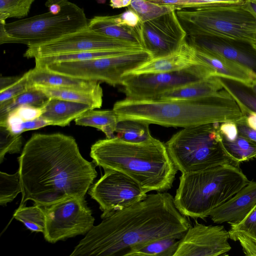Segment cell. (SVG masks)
<instances>
[{"label":"cell","instance_id":"cell-29","mask_svg":"<svg viewBox=\"0 0 256 256\" xmlns=\"http://www.w3.org/2000/svg\"><path fill=\"white\" fill-rule=\"evenodd\" d=\"M13 218L20 222L32 232L43 234L46 226V214L42 206L34 204L30 206H18Z\"/></svg>","mask_w":256,"mask_h":256},{"label":"cell","instance_id":"cell-25","mask_svg":"<svg viewBox=\"0 0 256 256\" xmlns=\"http://www.w3.org/2000/svg\"><path fill=\"white\" fill-rule=\"evenodd\" d=\"M77 125L96 128L104 133L106 138L115 137L118 118L113 110H90L76 118Z\"/></svg>","mask_w":256,"mask_h":256},{"label":"cell","instance_id":"cell-4","mask_svg":"<svg viewBox=\"0 0 256 256\" xmlns=\"http://www.w3.org/2000/svg\"><path fill=\"white\" fill-rule=\"evenodd\" d=\"M112 110L118 120H132L166 127L186 128L232 121L238 124L244 116L233 98L209 97L181 100H134L124 98Z\"/></svg>","mask_w":256,"mask_h":256},{"label":"cell","instance_id":"cell-23","mask_svg":"<svg viewBox=\"0 0 256 256\" xmlns=\"http://www.w3.org/2000/svg\"><path fill=\"white\" fill-rule=\"evenodd\" d=\"M92 110L88 104L57 98H50L40 118L50 125L65 126L84 112Z\"/></svg>","mask_w":256,"mask_h":256},{"label":"cell","instance_id":"cell-14","mask_svg":"<svg viewBox=\"0 0 256 256\" xmlns=\"http://www.w3.org/2000/svg\"><path fill=\"white\" fill-rule=\"evenodd\" d=\"M174 10L142 24L144 49L156 58L176 51L186 40L187 33Z\"/></svg>","mask_w":256,"mask_h":256},{"label":"cell","instance_id":"cell-8","mask_svg":"<svg viewBox=\"0 0 256 256\" xmlns=\"http://www.w3.org/2000/svg\"><path fill=\"white\" fill-rule=\"evenodd\" d=\"M61 10L58 14L48 11L6 23L4 27L8 36V44L38 46L88 27V21L82 8L66 0H61Z\"/></svg>","mask_w":256,"mask_h":256},{"label":"cell","instance_id":"cell-51","mask_svg":"<svg viewBox=\"0 0 256 256\" xmlns=\"http://www.w3.org/2000/svg\"><path fill=\"white\" fill-rule=\"evenodd\" d=\"M218 256H228V254L227 253H226V254H220Z\"/></svg>","mask_w":256,"mask_h":256},{"label":"cell","instance_id":"cell-35","mask_svg":"<svg viewBox=\"0 0 256 256\" xmlns=\"http://www.w3.org/2000/svg\"><path fill=\"white\" fill-rule=\"evenodd\" d=\"M152 2L164 5L173 6L179 10L184 8H198L218 6L240 4L242 0H151Z\"/></svg>","mask_w":256,"mask_h":256},{"label":"cell","instance_id":"cell-19","mask_svg":"<svg viewBox=\"0 0 256 256\" xmlns=\"http://www.w3.org/2000/svg\"><path fill=\"white\" fill-rule=\"evenodd\" d=\"M186 40L196 50L236 62L256 71V56L232 42L198 36H187Z\"/></svg>","mask_w":256,"mask_h":256},{"label":"cell","instance_id":"cell-50","mask_svg":"<svg viewBox=\"0 0 256 256\" xmlns=\"http://www.w3.org/2000/svg\"><path fill=\"white\" fill-rule=\"evenodd\" d=\"M252 48L255 51V52H256V44L253 46H252Z\"/></svg>","mask_w":256,"mask_h":256},{"label":"cell","instance_id":"cell-18","mask_svg":"<svg viewBox=\"0 0 256 256\" xmlns=\"http://www.w3.org/2000/svg\"><path fill=\"white\" fill-rule=\"evenodd\" d=\"M256 206V182H250L226 202L213 210L209 217L216 224L241 222Z\"/></svg>","mask_w":256,"mask_h":256},{"label":"cell","instance_id":"cell-26","mask_svg":"<svg viewBox=\"0 0 256 256\" xmlns=\"http://www.w3.org/2000/svg\"><path fill=\"white\" fill-rule=\"evenodd\" d=\"M50 98L42 92L31 88L28 91L0 104V126L4 124L8 115L16 109L22 106L42 108Z\"/></svg>","mask_w":256,"mask_h":256},{"label":"cell","instance_id":"cell-49","mask_svg":"<svg viewBox=\"0 0 256 256\" xmlns=\"http://www.w3.org/2000/svg\"><path fill=\"white\" fill-rule=\"evenodd\" d=\"M254 96H256V84L251 88Z\"/></svg>","mask_w":256,"mask_h":256},{"label":"cell","instance_id":"cell-2","mask_svg":"<svg viewBox=\"0 0 256 256\" xmlns=\"http://www.w3.org/2000/svg\"><path fill=\"white\" fill-rule=\"evenodd\" d=\"M191 226L170 194H148L94 226L68 256H130L156 240L181 239Z\"/></svg>","mask_w":256,"mask_h":256},{"label":"cell","instance_id":"cell-21","mask_svg":"<svg viewBox=\"0 0 256 256\" xmlns=\"http://www.w3.org/2000/svg\"><path fill=\"white\" fill-rule=\"evenodd\" d=\"M30 88L44 86L94 90L100 87L98 82L88 81L58 74L45 67L34 66L27 72Z\"/></svg>","mask_w":256,"mask_h":256},{"label":"cell","instance_id":"cell-41","mask_svg":"<svg viewBox=\"0 0 256 256\" xmlns=\"http://www.w3.org/2000/svg\"><path fill=\"white\" fill-rule=\"evenodd\" d=\"M43 112L44 107L38 108L30 106H22L11 112L16 114L22 121L26 122L40 118Z\"/></svg>","mask_w":256,"mask_h":256},{"label":"cell","instance_id":"cell-44","mask_svg":"<svg viewBox=\"0 0 256 256\" xmlns=\"http://www.w3.org/2000/svg\"><path fill=\"white\" fill-rule=\"evenodd\" d=\"M236 124L238 135L256 144V130L248 126L245 122V120Z\"/></svg>","mask_w":256,"mask_h":256},{"label":"cell","instance_id":"cell-15","mask_svg":"<svg viewBox=\"0 0 256 256\" xmlns=\"http://www.w3.org/2000/svg\"><path fill=\"white\" fill-rule=\"evenodd\" d=\"M229 240L224 226L205 225L195 220L180 239L173 256H218L231 250Z\"/></svg>","mask_w":256,"mask_h":256},{"label":"cell","instance_id":"cell-24","mask_svg":"<svg viewBox=\"0 0 256 256\" xmlns=\"http://www.w3.org/2000/svg\"><path fill=\"white\" fill-rule=\"evenodd\" d=\"M32 88L42 92L50 98H57L89 105L92 110L100 108L102 104V87L94 90L68 88L34 86Z\"/></svg>","mask_w":256,"mask_h":256},{"label":"cell","instance_id":"cell-43","mask_svg":"<svg viewBox=\"0 0 256 256\" xmlns=\"http://www.w3.org/2000/svg\"><path fill=\"white\" fill-rule=\"evenodd\" d=\"M50 125L46 120L40 117L34 120L24 122L20 126V133L30 130H37Z\"/></svg>","mask_w":256,"mask_h":256},{"label":"cell","instance_id":"cell-37","mask_svg":"<svg viewBox=\"0 0 256 256\" xmlns=\"http://www.w3.org/2000/svg\"><path fill=\"white\" fill-rule=\"evenodd\" d=\"M22 146V136L14 135L6 127L0 126V162L7 153H18Z\"/></svg>","mask_w":256,"mask_h":256},{"label":"cell","instance_id":"cell-38","mask_svg":"<svg viewBox=\"0 0 256 256\" xmlns=\"http://www.w3.org/2000/svg\"><path fill=\"white\" fill-rule=\"evenodd\" d=\"M30 88L26 72L14 84L0 90V104L20 96Z\"/></svg>","mask_w":256,"mask_h":256},{"label":"cell","instance_id":"cell-42","mask_svg":"<svg viewBox=\"0 0 256 256\" xmlns=\"http://www.w3.org/2000/svg\"><path fill=\"white\" fill-rule=\"evenodd\" d=\"M220 131L222 136L228 140L234 141L238 136L236 123L234 122H226L220 124Z\"/></svg>","mask_w":256,"mask_h":256},{"label":"cell","instance_id":"cell-27","mask_svg":"<svg viewBox=\"0 0 256 256\" xmlns=\"http://www.w3.org/2000/svg\"><path fill=\"white\" fill-rule=\"evenodd\" d=\"M134 51L138 50H111L87 51L37 58H34L35 66H42L57 62L85 61L121 55Z\"/></svg>","mask_w":256,"mask_h":256},{"label":"cell","instance_id":"cell-33","mask_svg":"<svg viewBox=\"0 0 256 256\" xmlns=\"http://www.w3.org/2000/svg\"><path fill=\"white\" fill-rule=\"evenodd\" d=\"M22 192L18 171L14 174L0 172V204L6 206Z\"/></svg>","mask_w":256,"mask_h":256},{"label":"cell","instance_id":"cell-30","mask_svg":"<svg viewBox=\"0 0 256 256\" xmlns=\"http://www.w3.org/2000/svg\"><path fill=\"white\" fill-rule=\"evenodd\" d=\"M224 148L236 165L256 158V144L239 136L234 141H229L222 136Z\"/></svg>","mask_w":256,"mask_h":256},{"label":"cell","instance_id":"cell-10","mask_svg":"<svg viewBox=\"0 0 256 256\" xmlns=\"http://www.w3.org/2000/svg\"><path fill=\"white\" fill-rule=\"evenodd\" d=\"M43 208L46 214L43 235L50 243L86 235L94 226V218L85 198H70Z\"/></svg>","mask_w":256,"mask_h":256},{"label":"cell","instance_id":"cell-1","mask_svg":"<svg viewBox=\"0 0 256 256\" xmlns=\"http://www.w3.org/2000/svg\"><path fill=\"white\" fill-rule=\"evenodd\" d=\"M18 162L22 188L19 206L30 200L44 207L70 198H85L97 176L74 138L60 133L32 135Z\"/></svg>","mask_w":256,"mask_h":256},{"label":"cell","instance_id":"cell-12","mask_svg":"<svg viewBox=\"0 0 256 256\" xmlns=\"http://www.w3.org/2000/svg\"><path fill=\"white\" fill-rule=\"evenodd\" d=\"M88 194L99 204L101 218H106L142 200L147 193L126 174L113 170L104 174L90 188Z\"/></svg>","mask_w":256,"mask_h":256},{"label":"cell","instance_id":"cell-45","mask_svg":"<svg viewBox=\"0 0 256 256\" xmlns=\"http://www.w3.org/2000/svg\"><path fill=\"white\" fill-rule=\"evenodd\" d=\"M244 115L245 116V122L250 128L256 130V112L248 109L243 106H239Z\"/></svg>","mask_w":256,"mask_h":256},{"label":"cell","instance_id":"cell-6","mask_svg":"<svg viewBox=\"0 0 256 256\" xmlns=\"http://www.w3.org/2000/svg\"><path fill=\"white\" fill-rule=\"evenodd\" d=\"M240 4L176 11L188 36L214 38L242 42L251 47L256 44V17Z\"/></svg>","mask_w":256,"mask_h":256},{"label":"cell","instance_id":"cell-32","mask_svg":"<svg viewBox=\"0 0 256 256\" xmlns=\"http://www.w3.org/2000/svg\"><path fill=\"white\" fill-rule=\"evenodd\" d=\"M128 8L138 15L142 23L169 12L179 10L175 6L156 4L151 0H132Z\"/></svg>","mask_w":256,"mask_h":256},{"label":"cell","instance_id":"cell-46","mask_svg":"<svg viewBox=\"0 0 256 256\" xmlns=\"http://www.w3.org/2000/svg\"><path fill=\"white\" fill-rule=\"evenodd\" d=\"M20 77L1 76L0 80V90L14 84V82L18 80L20 78Z\"/></svg>","mask_w":256,"mask_h":256},{"label":"cell","instance_id":"cell-9","mask_svg":"<svg viewBox=\"0 0 256 256\" xmlns=\"http://www.w3.org/2000/svg\"><path fill=\"white\" fill-rule=\"evenodd\" d=\"M152 59L146 50L81 62L54 63L42 66L54 72L88 81L102 82L115 86L124 76Z\"/></svg>","mask_w":256,"mask_h":256},{"label":"cell","instance_id":"cell-5","mask_svg":"<svg viewBox=\"0 0 256 256\" xmlns=\"http://www.w3.org/2000/svg\"><path fill=\"white\" fill-rule=\"evenodd\" d=\"M250 182L239 166L232 164L182 174L174 202L184 216L204 220Z\"/></svg>","mask_w":256,"mask_h":256},{"label":"cell","instance_id":"cell-39","mask_svg":"<svg viewBox=\"0 0 256 256\" xmlns=\"http://www.w3.org/2000/svg\"><path fill=\"white\" fill-rule=\"evenodd\" d=\"M223 86L230 93L238 106H243L248 109L256 112V96L242 89L230 88L224 82Z\"/></svg>","mask_w":256,"mask_h":256},{"label":"cell","instance_id":"cell-31","mask_svg":"<svg viewBox=\"0 0 256 256\" xmlns=\"http://www.w3.org/2000/svg\"><path fill=\"white\" fill-rule=\"evenodd\" d=\"M180 239L174 237L156 240L147 243L130 256H173Z\"/></svg>","mask_w":256,"mask_h":256},{"label":"cell","instance_id":"cell-48","mask_svg":"<svg viewBox=\"0 0 256 256\" xmlns=\"http://www.w3.org/2000/svg\"><path fill=\"white\" fill-rule=\"evenodd\" d=\"M244 4L256 17V0H244Z\"/></svg>","mask_w":256,"mask_h":256},{"label":"cell","instance_id":"cell-47","mask_svg":"<svg viewBox=\"0 0 256 256\" xmlns=\"http://www.w3.org/2000/svg\"><path fill=\"white\" fill-rule=\"evenodd\" d=\"M131 1L132 0H111L110 2V6L113 8L128 7Z\"/></svg>","mask_w":256,"mask_h":256},{"label":"cell","instance_id":"cell-3","mask_svg":"<svg viewBox=\"0 0 256 256\" xmlns=\"http://www.w3.org/2000/svg\"><path fill=\"white\" fill-rule=\"evenodd\" d=\"M90 156L97 166L126 174L146 193L170 189L178 170L166 144L154 137L138 144L116 137L100 140L92 146Z\"/></svg>","mask_w":256,"mask_h":256},{"label":"cell","instance_id":"cell-40","mask_svg":"<svg viewBox=\"0 0 256 256\" xmlns=\"http://www.w3.org/2000/svg\"><path fill=\"white\" fill-rule=\"evenodd\" d=\"M116 20L124 26L138 28L142 26L141 22L138 15L131 9L128 8L122 13L115 15Z\"/></svg>","mask_w":256,"mask_h":256},{"label":"cell","instance_id":"cell-22","mask_svg":"<svg viewBox=\"0 0 256 256\" xmlns=\"http://www.w3.org/2000/svg\"><path fill=\"white\" fill-rule=\"evenodd\" d=\"M88 27L106 37L133 44L144 49L142 26L132 28L122 26L116 20L115 15L94 16L88 21Z\"/></svg>","mask_w":256,"mask_h":256},{"label":"cell","instance_id":"cell-11","mask_svg":"<svg viewBox=\"0 0 256 256\" xmlns=\"http://www.w3.org/2000/svg\"><path fill=\"white\" fill-rule=\"evenodd\" d=\"M206 78L207 72L202 63L178 72L124 76L122 92L128 100H154L167 91Z\"/></svg>","mask_w":256,"mask_h":256},{"label":"cell","instance_id":"cell-7","mask_svg":"<svg viewBox=\"0 0 256 256\" xmlns=\"http://www.w3.org/2000/svg\"><path fill=\"white\" fill-rule=\"evenodd\" d=\"M220 124L184 128L171 137L166 145L178 170L184 174L221 164L236 166L223 145Z\"/></svg>","mask_w":256,"mask_h":256},{"label":"cell","instance_id":"cell-16","mask_svg":"<svg viewBox=\"0 0 256 256\" xmlns=\"http://www.w3.org/2000/svg\"><path fill=\"white\" fill-rule=\"evenodd\" d=\"M196 54L204 65L208 78L226 79L250 88L256 84V71L246 66L198 50Z\"/></svg>","mask_w":256,"mask_h":256},{"label":"cell","instance_id":"cell-36","mask_svg":"<svg viewBox=\"0 0 256 256\" xmlns=\"http://www.w3.org/2000/svg\"><path fill=\"white\" fill-rule=\"evenodd\" d=\"M228 230L230 240L238 234L244 235L256 244V206L240 222L230 224Z\"/></svg>","mask_w":256,"mask_h":256},{"label":"cell","instance_id":"cell-13","mask_svg":"<svg viewBox=\"0 0 256 256\" xmlns=\"http://www.w3.org/2000/svg\"><path fill=\"white\" fill-rule=\"evenodd\" d=\"M111 50H146L142 46L106 37L88 26L81 30L46 44L28 46L24 56L37 58L87 51Z\"/></svg>","mask_w":256,"mask_h":256},{"label":"cell","instance_id":"cell-34","mask_svg":"<svg viewBox=\"0 0 256 256\" xmlns=\"http://www.w3.org/2000/svg\"><path fill=\"white\" fill-rule=\"evenodd\" d=\"M34 2V0H0V22H6L10 18H24L28 14Z\"/></svg>","mask_w":256,"mask_h":256},{"label":"cell","instance_id":"cell-17","mask_svg":"<svg viewBox=\"0 0 256 256\" xmlns=\"http://www.w3.org/2000/svg\"><path fill=\"white\" fill-rule=\"evenodd\" d=\"M201 64L202 62L196 56V48L186 40L174 52L152 58L124 76L178 72Z\"/></svg>","mask_w":256,"mask_h":256},{"label":"cell","instance_id":"cell-20","mask_svg":"<svg viewBox=\"0 0 256 256\" xmlns=\"http://www.w3.org/2000/svg\"><path fill=\"white\" fill-rule=\"evenodd\" d=\"M223 80L209 78L194 82L160 94L154 100H181L209 97L233 98L223 86Z\"/></svg>","mask_w":256,"mask_h":256},{"label":"cell","instance_id":"cell-28","mask_svg":"<svg viewBox=\"0 0 256 256\" xmlns=\"http://www.w3.org/2000/svg\"><path fill=\"white\" fill-rule=\"evenodd\" d=\"M150 124L142 121L124 120H118L115 137L131 143L138 144L150 140Z\"/></svg>","mask_w":256,"mask_h":256}]
</instances>
